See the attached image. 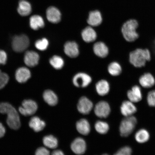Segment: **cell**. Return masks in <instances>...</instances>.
Masks as SVG:
<instances>
[{
  "instance_id": "1",
  "label": "cell",
  "mask_w": 155,
  "mask_h": 155,
  "mask_svg": "<svg viewBox=\"0 0 155 155\" xmlns=\"http://www.w3.org/2000/svg\"><path fill=\"white\" fill-rule=\"evenodd\" d=\"M0 113L7 114L6 123L11 129L17 130L21 127L19 114L15 108L7 102L0 103Z\"/></svg>"
},
{
  "instance_id": "2",
  "label": "cell",
  "mask_w": 155,
  "mask_h": 155,
  "mask_svg": "<svg viewBox=\"0 0 155 155\" xmlns=\"http://www.w3.org/2000/svg\"><path fill=\"white\" fill-rule=\"evenodd\" d=\"M150 52L147 49L138 48L130 54V61L132 64L137 68L144 67L146 62L150 61Z\"/></svg>"
},
{
  "instance_id": "3",
  "label": "cell",
  "mask_w": 155,
  "mask_h": 155,
  "mask_svg": "<svg viewBox=\"0 0 155 155\" xmlns=\"http://www.w3.org/2000/svg\"><path fill=\"white\" fill-rule=\"evenodd\" d=\"M138 23L135 19H131L126 22L122 28V32L124 38L127 41H135L139 37L136 30Z\"/></svg>"
},
{
  "instance_id": "4",
  "label": "cell",
  "mask_w": 155,
  "mask_h": 155,
  "mask_svg": "<svg viewBox=\"0 0 155 155\" xmlns=\"http://www.w3.org/2000/svg\"><path fill=\"white\" fill-rule=\"evenodd\" d=\"M137 124L136 118L132 116L126 117L122 120L119 128L121 136H128L134 130Z\"/></svg>"
},
{
  "instance_id": "5",
  "label": "cell",
  "mask_w": 155,
  "mask_h": 155,
  "mask_svg": "<svg viewBox=\"0 0 155 155\" xmlns=\"http://www.w3.org/2000/svg\"><path fill=\"white\" fill-rule=\"evenodd\" d=\"M30 44L28 37L24 34L15 36L12 38V46L13 50L21 53L26 50Z\"/></svg>"
},
{
  "instance_id": "6",
  "label": "cell",
  "mask_w": 155,
  "mask_h": 155,
  "mask_svg": "<svg viewBox=\"0 0 155 155\" xmlns=\"http://www.w3.org/2000/svg\"><path fill=\"white\" fill-rule=\"evenodd\" d=\"M38 109V105L34 101L25 100L22 102V106L19 107V111L23 116H28L34 115Z\"/></svg>"
},
{
  "instance_id": "7",
  "label": "cell",
  "mask_w": 155,
  "mask_h": 155,
  "mask_svg": "<svg viewBox=\"0 0 155 155\" xmlns=\"http://www.w3.org/2000/svg\"><path fill=\"white\" fill-rule=\"evenodd\" d=\"M92 82L91 78L83 73L77 74L73 77V82L75 86L84 88L88 86Z\"/></svg>"
},
{
  "instance_id": "8",
  "label": "cell",
  "mask_w": 155,
  "mask_h": 155,
  "mask_svg": "<svg viewBox=\"0 0 155 155\" xmlns=\"http://www.w3.org/2000/svg\"><path fill=\"white\" fill-rule=\"evenodd\" d=\"M94 113L97 117L106 118L110 115L111 108L107 102L100 101L96 104L94 110Z\"/></svg>"
},
{
  "instance_id": "9",
  "label": "cell",
  "mask_w": 155,
  "mask_h": 155,
  "mask_svg": "<svg viewBox=\"0 0 155 155\" xmlns=\"http://www.w3.org/2000/svg\"><path fill=\"white\" fill-rule=\"evenodd\" d=\"M93 104L88 99L82 97L79 100L77 108L80 113L83 115H87L90 113L92 109Z\"/></svg>"
},
{
  "instance_id": "10",
  "label": "cell",
  "mask_w": 155,
  "mask_h": 155,
  "mask_svg": "<svg viewBox=\"0 0 155 155\" xmlns=\"http://www.w3.org/2000/svg\"><path fill=\"white\" fill-rule=\"evenodd\" d=\"M86 144L81 137H77L73 141L71 145V150L75 154L81 155L84 154L86 150Z\"/></svg>"
},
{
  "instance_id": "11",
  "label": "cell",
  "mask_w": 155,
  "mask_h": 155,
  "mask_svg": "<svg viewBox=\"0 0 155 155\" xmlns=\"http://www.w3.org/2000/svg\"><path fill=\"white\" fill-rule=\"evenodd\" d=\"M40 57L38 53L33 51H28L25 53L24 61L25 64L28 66L35 67L38 63Z\"/></svg>"
},
{
  "instance_id": "12",
  "label": "cell",
  "mask_w": 155,
  "mask_h": 155,
  "mask_svg": "<svg viewBox=\"0 0 155 155\" xmlns=\"http://www.w3.org/2000/svg\"><path fill=\"white\" fill-rule=\"evenodd\" d=\"M64 51L68 57L71 58H76L79 54L78 45L75 42H67L64 46Z\"/></svg>"
},
{
  "instance_id": "13",
  "label": "cell",
  "mask_w": 155,
  "mask_h": 155,
  "mask_svg": "<svg viewBox=\"0 0 155 155\" xmlns=\"http://www.w3.org/2000/svg\"><path fill=\"white\" fill-rule=\"evenodd\" d=\"M31 77V71L28 68L25 67L19 68L15 71V79L19 83L26 82Z\"/></svg>"
},
{
  "instance_id": "14",
  "label": "cell",
  "mask_w": 155,
  "mask_h": 155,
  "mask_svg": "<svg viewBox=\"0 0 155 155\" xmlns=\"http://www.w3.org/2000/svg\"><path fill=\"white\" fill-rule=\"evenodd\" d=\"M121 113L125 117L132 116L137 111V108L133 102L125 101L122 103L120 107Z\"/></svg>"
},
{
  "instance_id": "15",
  "label": "cell",
  "mask_w": 155,
  "mask_h": 155,
  "mask_svg": "<svg viewBox=\"0 0 155 155\" xmlns=\"http://www.w3.org/2000/svg\"><path fill=\"white\" fill-rule=\"evenodd\" d=\"M46 17L50 22L57 24L61 20V12L57 8L54 7H50L46 11Z\"/></svg>"
},
{
  "instance_id": "16",
  "label": "cell",
  "mask_w": 155,
  "mask_h": 155,
  "mask_svg": "<svg viewBox=\"0 0 155 155\" xmlns=\"http://www.w3.org/2000/svg\"><path fill=\"white\" fill-rule=\"evenodd\" d=\"M127 96L130 101L132 102H137L142 99V94L140 87L135 86L127 93Z\"/></svg>"
},
{
  "instance_id": "17",
  "label": "cell",
  "mask_w": 155,
  "mask_h": 155,
  "mask_svg": "<svg viewBox=\"0 0 155 155\" xmlns=\"http://www.w3.org/2000/svg\"><path fill=\"white\" fill-rule=\"evenodd\" d=\"M29 127L36 132H39L44 129L46 126L45 122L38 116L31 118L29 122Z\"/></svg>"
},
{
  "instance_id": "18",
  "label": "cell",
  "mask_w": 155,
  "mask_h": 155,
  "mask_svg": "<svg viewBox=\"0 0 155 155\" xmlns=\"http://www.w3.org/2000/svg\"><path fill=\"white\" fill-rule=\"evenodd\" d=\"M93 50L95 54L98 57L105 58L108 54V49L105 44L101 42H96L94 44Z\"/></svg>"
},
{
  "instance_id": "19",
  "label": "cell",
  "mask_w": 155,
  "mask_h": 155,
  "mask_svg": "<svg viewBox=\"0 0 155 155\" xmlns=\"http://www.w3.org/2000/svg\"><path fill=\"white\" fill-rule=\"evenodd\" d=\"M17 11L19 14L22 16H27L31 12V5L26 0H21L19 2Z\"/></svg>"
},
{
  "instance_id": "20",
  "label": "cell",
  "mask_w": 155,
  "mask_h": 155,
  "mask_svg": "<svg viewBox=\"0 0 155 155\" xmlns=\"http://www.w3.org/2000/svg\"><path fill=\"white\" fill-rule=\"evenodd\" d=\"M102 21L101 13L99 11H95L90 12L87 22L91 26H97L101 24Z\"/></svg>"
},
{
  "instance_id": "21",
  "label": "cell",
  "mask_w": 155,
  "mask_h": 155,
  "mask_svg": "<svg viewBox=\"0 0 155 155\" xmlns=\"http://www.w3.org/2000/svg\"><path fill=\"white\" fill-rule=\"evenodd\" d=\"M82 37L84 41L90 43L95 40L97 34L95 31L91 27H87L82 31Z\"/></svg>"
},
{
  "instance_id": "22",
  "label": "cell",
  "mask_w": 155,
  "mask_h": 155,
  "mask_svg": "<svg viewBox=\"0 0 155 155\" xmlns=\"http://www.w3.org/2000/svg\"><path fill=\"white\" fill-rule=\"evenodd\" d=\"M76 128L79 133L84 135H88L91 130L90 124L86 119H81L77 121Z\"/></svg>"
},
{
  "instance_id": "23",
  "label": "cell",
  "mask_w": 155,
  "mask_h": 155,
  "mask_svg": "<svg viewBox=\"0 0 155 155\" xmlns=\"http://www.w3.org/2000/svg\"><path fill=\"white\" fill-rule=\"evenodd\" d=\"M139 83L143 87L149 88L153 86L155 80L153 75L149 73H145L141 76L139 79Z\"/></svg>"
},
{
  "instance_id": "24",
  "label": "cell",
  "mask_w": 155,
  "mask_h": 155,
  "mask_svg": "<svg viewBox=\"0 0 155 155\" xmlns=\"http://www.w3.org/2000/svg\"><path fill=\"white\" fill-rule=\"evenodd\" d=\"M30 26L31 28L35 30H38L44 26L45 23L44 19L40 15H33L30 19Z\"/></svg>"
},
{
  "instance_id": "25",
  "label": "cell",
  "mask_w": 155,
  "mask_h": 155,
  "mask_svg": "<svg viewBox=\"0 0 155 155\" xmlns=\"http://www.w3.org/2000/svg\"><path fill=\"white\" fill-rule=\"evenodd\" d=\"M43 97L44 100L48 105L54 106L58 103V97L51 90H48L45 91Z\"/></svg>"
},
{
  "instance_id": "26",
  "label": "cell",
  "mask_w": 155,
  "mask_h": 155,
  "mask_svg": "<svg viewBox=\"0 0 155 155\" xmlns=\"http://www.w3.org/2000/svg\"><path fill=\"white\" fill-rule=\"evenodd\" d=\"M97 93L100 96H104L107 94L110 91L109 83L106 80H101L96 85Z\"/></svg>"
},
{
  "instance_id": "27",
  "label": "cell",
  "mask_w": 155,
  "mask_h": 155,
  "mask_svg": "<svg viewBox=\"0 0 155 155\" xmlns=\"http://www.w3.org/2000/svg\"><path fill=\"white\" fill-rule=\"evenodd\" d=\"M135 137L137 142L144 143L148 141L150 138V134L146 130L141 129L135 134Z\"/></svg>"
},
{
  "instance_id": "28",
  "label": "cell",
  "mask_w": 155,
  "mask_h": 155,
  "mask_svg": "<svg viewBox=\"0 0 155 155\" xmlns=\"http://www.w3.org/2000/svg\"><path fill=\"white\" fill-rule=\"evenodd\" d=\"M45 146L50 149H55L58 146V141L55 137L52 135L46 136L43 139Z\"/></svg>"
},
{
  "instance_id": "29",
  "label": "cell",
  "mask_w": 155,
  "mask_h": 155,
  "mask_svg": "<svg viewBox=\"0 0 155 155\" xmlns=\"http://www.w3.org/2000/svg\"><path fill=\"white\" fill-rule=\"evenodd\" d=\"M95 128L99 133L101 134H106L109 130V126L106 122L98 121L95 124Z\"/></svg>"
},
{
  "instance_id": "30",
  "label": "cell",
  "mask_w": 155,
  "mask_h": 155,
  "mask_svg": "<svg viewBox=\"0 0 155 155\" xmlns=\"http://www.w3.org/2000/svg\"><path fill=\"white\" fill-rule=\"evenodd\" d=\"M108 72L112 76H117L120 74L122 71L121 65L116 62H114L108 66Z\"/></svg>"
},
{
  "instance_id": "31",
  "label": "cell",
  "mask_w": 155,
  "mask_h": 155,
  "mask_svg": "<svg viewBox=\"0 0 155 155\" xmlns=\"http://www.w3.org/2000/svg\"><path fill=\"white\" fill-rule=\"evenodd\" d=\"M50 63L54 68L61 69L64 65L63 59L59 56L54 55L50 60Z\"/></svg>"
},
{
  "instance_id": "32",
  "label": "cell",
  "mask_w": 155,
  "mask_h": 155,
  "mask_svg": "<svg viewBox=\"0 0 155 155\" xmlns=\"http://www.w3.org/2000/svg\"><path fill=\"white\" fill-rule=\"evenodd\" d=\"M48 44L49 43L47 39L43 38L37 41L35 43V46L38 49L41 51H44L47 49Z\"/></svg>"
},
{
  "instance_id": "33",
  "label": "cell",
  "mask_w": 155,
  "mask_h": 155,
  "mask_svg": "<svg viewBox=\"0 0 155 155\" xmlns=\"http://www.w3.org/2000/svg\"><path fill=\"white\" fill-rule=\"evenodd\" d=\"M9 77L8 75L5 73H0V90L4 88L8 83Z\"/></svg>"
},
{
  "instance_id": "34",
  "label": "cell",
  "mask_w": 155,
  "mask_h": 155,
  "mask_svg": "<svg viewBox=\"0 0 155 155\" xmlns=\"http://www.w3.org/2000/svg\"><path fill=\"white\" fill-rule=\"evenodd\" d=\"M147 100L149 106L155 107V90L151 91L149 92Z\"/></svg>"
},
{
  "instance_id": "35",
  "label": "cell",
  "mask_w": 155,
  "mask_h": 155,
  "mask_svg": "<svg viewBox=\"0 0 155 155\" xmlns=\"http://www.w3.org/2000/svg\"><path fill=\"white\" fill-rule=\"evenodd\" d=\"M132 150L130 147L125 146L120 149L114 155H131Z\"/></svg>"
},
{
  "instance_id": "36",
  "label": "cell",
  "mask_w": 155,
  "mask_h": 155,
  "mask_svg": "<svg viewBox=\"0 0 155 155\" xmlns=\"http://www.w3.org/2000/svg\"><path fill=\"white\" fill-rule=\"evenodd\" d=\"M35 155H50V152L45 148L41 147L36 150Z\"/></svg>"
},
{
  "instance_id": "37",
  "label": "cell",
  "mask_w": 155,
  "mask_h": 155,
  "mask_svg": "<svg viewBox=\"0 0 155 155\" xmlns=\"http://www.w3.org/2000/svg\"><path fill=\"white\" fill-rule=\"evenodd\" d=\"M7 56L6 53L3 50H0V64H5L7 61Z\"/></svg>"
},
{
  "instance_id": "38",
  "label": "cell",
  "mask_w": 155,
  "mask_h": 155,
  "mask_svg": "<svg viewBox=\"0 0 155 155\" xmlns=\"http://www.w3.org/2000/svg\"><path fill=\"white\" fill-rule=\"evenodd\" d=\"M6 133L5 126L0 122V138L4 136Z\"/></svg>"
},
{
  "instance_id": "39",
  "label": "cell",
  "mask_w": 155,
  "mask_h": 155,
  "mask_svg": "<svg viewBox=\"0 0 155 155\" xmlns=\"http://www.w3.org/2000/svg\"><path fill=\"white\" fill-rule=\"evenodd\" d=\"M51 155H64L62 151L60 150H54L52 152Z\"/></svg>"
},
{
  "instance_id": "40",
  "label": "cell",
  "mask_w": 155,
  "mask_h": 155,
  "mask_svg": "<svg viewBox=\"0 0 155 155\" xmlns=\"http://www.w3.org/2000/svg\"><path fill=\"white\" fill-rule=\"evenodd\" d=\"M102 155H108V154H103Z\"/></svg>"
},
{
  "instance_id": "41",
  "label": "cell",
  "mask_w": 155,
  "mask_h": 155,
  "mask_svg": "<svg viewBox=\"0 0 155 155\" xmlns=\"http://www.w3.org/2000/svg\"><path fill=\"white\" fill-rule=\"evenodd\" d=\"M154 44H155V43H154Z\"/></svg>"
}]
</instances>
